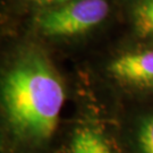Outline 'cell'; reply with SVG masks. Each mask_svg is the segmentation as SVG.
Masks as SVG:
<instances>
[{
    "label": "cell",
    "instance_id": "obj_1",
    "mask_svg": "<svg viewBox=\"0 0 153 153\" xmlns=\"http://www.w3.org/2000/svg\"><path fill=\"white\" fill-rule=\"evenodd\" d=\"M1 98L13 131L24 138L42 141L58 126L65 91L47 58L27 52L6 73Z\"/></svg>",
    "mask_w": 153,
    "mask_h": 153
},
{
    "label": "cell",
    "instance_id": "obj_6",
    "mask_svg": "<svg viewBox=\"0 0 153 153\" xmlns=\"http://www.w3.org/2000/svg\"><path fill=\"white\" fill-rule=\"evenodd\" d=\"M137 144L140 153H153V116L142 121L137 133Z\"/></svg>",
    "mask_w": 153,
    "mask_h": 153
},
{
    "label": "cell",
    "instance_id": "obj_3",
    "mask_svg": "<svg viewBox=\"0 0 153 153\" xmlns=\"http://www.w3.org/2000/svg\"><path fill=\"white\" fill-rule=\"evenodd\" d=\"M116 79L137 88L153 86V50L119 56L108 67Z\"/></svg>",
    "mask_w": 153,
    "mask_h": 153
},
{
    "label": "cell",
    "instance_id": "obj_5",
    "mask_svg": "<svg viewBox=\"0 0 153 153\" xmlns=\"http://www.w3.org/2000/svg\"><path fill=\"white\" fill-rule=\"evenodd\" d=\"M134 23L140 35H153V0H142L134 11Z\"/></svg>",
    "mask_w": 153,
    "mask_h": 153
},
{
    "label": "cell",
    "instance_id": "obj_4",
    "mask_svg": "<svg viewBox=\"0 0 153 153\" xmlns=\"http://www.w3.org/2000/svg\"><path fill=\"white\" fill-rule=\"evenodd\" d=\"M69 153H115L105 137L91 127L78 128L71 138Z\"/></svg>",
    "mask_w": 153,
    "mask_h": 153
},
{
    "label": "cell",
    "instance_id": "obj_2",
    "mask_svg": "<svg viewBox=\"0 0 153 153\" xmlns=\"http://www.w3.org/2000/svg\"><path fill=\"white\" fill-rule=\"evenodd\" d=\"M108 14L107 0H66L45 8L36 18V24L45 35L73 36L95 27Z\"/></svg>",
    "mask_w": 153,
    "mask_h": 153
},
{
    "label": "cell",
    "instance_id": "obj_7",
    "mask_svg": "<svg viewBox=\"0 0 153 153\" xmlns=\"http://www.w3.org/2000/svg\"><path fill=\"white\" fill-rule=\"evenodd\" d=\"M28 2H31L33 5L39 6V7H44V8H49L53 7L56 5H59L61 2H64L66 0H26Z\"/></svg>",
    "mask_w": 153,
    "mask_h": 153
}]
</instances>
